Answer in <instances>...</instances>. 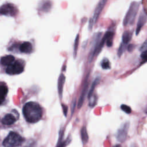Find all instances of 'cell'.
<instances>
[{
  "label": "cell",
  "mask_w": 147,
  "mask_h": 147,
  "mask_svg": "<svg viewBox=\"0 0 147 147\" xmlns=\"http://www.w3.org/2000/svg\"><path fill=\"white\" fill-rule=\"evenodd\" d=\"M22 112L26 120L30 123L38 122L42 114V109L40 105L34 102L26 103L23 107Z\"/></svg>",
  "instance_id": "1"
},
{
  "label": "cell",
  "mask_w": 147,
  "mask_h": 147,
  "mask_svg": "<svg viewBox=\"0 0 147 147\" xmlns=\"http://www.w3.org/2000/svg\"><path fill=\"white\" fill-rule=\"evenodd\" d=\"M140 5V2L136 1L132 2L130 3L123 21V25L125 26L133 24L138 11Z\"/></svg>",
  "instance_id": "2"
},
{
  "label": "cell",
  "mask_w": 147,
  "mask_h": 147,
  "mask_svg": "<svg viewBox=\"0 0 147 147\" xmlns=\"http://www.w3.org/2000/svg\"><path fill=\"white\" fill-rule=\"evenodd\" d=\"M23 141L22 138L18 133L11 131L6 137L3 142L5 147H18Z\"/></svg>",
  "instance_id": "3"
},
{
  "label": "cell",
  "mask_w": 147,
  "mask_h": 147,
  "mask_svg": "<svg viewBox=\"0 0 147 147\" xmlns=\"http://www.w3.org/2000/svg\"><path fill=\"white\" fill-rule=\"evenodd\" d=\"M106 2H107V1L106 0H102L98 2V3L94 10V14H93L92 17L91 18L90 22H89V29H91L92 28L96 22L100 13L102 12L103 9L105 7Z\"/></svg>",
  "instance_id": "4"
},
{
  "label": "cell",
  "mask_w": 147,
  "mask_h": 147,
  "mask_svg": "<svg viewBox=\"0 0 147 147\" xmlns=\"http://www.w3.org/2000/svg\"><path fill=\"white\" fill-rule=\"evenodd\" d=\"M129 126V123L126 122L123 123L121 126V127L118 129L116 134V138L118 141L123 142L125 141L127 134Z\"/></svg>",
  "instance_id": "5"
},
{
  "label": "cell",
  "mask_w": 147,
  "mask_h": 147,
  "mask_svg": "<svg viewBox=\"0 0 147 147\" xmlns=\"http://www.w3.org/2000/svg\"><path fill=\"white\" fill-rule=\"evenodd\" d=\"M23 71L24 67L22 64L18 61H17L9 65L6 72L9 75H16L21 73Z\"/></svg>",
  "instance_id": "6"
},
{
  "label": "cell",
  "mask_w": 147,
  "mask_h": 147,
  "mask_svg": "<svg viewBox=\"0 0 147 147\" xmlns=\"http://www.w3.org/2000/svg\"><path fill=\"white\" fill-rule=\"evenodd\" d=\"M16 12V9L12 4L7 3L3 5L0 7V13L7 16H13Z\"/></svg>",
  "instance_id": "7"
},
{
  "label": "cell",
  "mask_w": 147,
  "mask_h": 147,
  "mask_svg": "<svg viewBox=\"0 0 147 147\" xmlns=\"http://www.w3.org/2000/svg\"><path fill=\"white\" fill-rule=\"evenodd\" d=\"M146 21H147V14L144 10H142L139 16L138 20L137 21V27L136 30V35H138L139 34L141 28L145 24Z\"/></svg>",
  "instance_id": "8"
},
{
  "label": "cell",
  "mask_w": 147,
  "mask_h": 147,
  "mask_svg": "<svg viewBox=\"0 0 147 147\" xmlns=\"http://www.w3.org/2000/svg\"><path fill=\"white\" fill-rule=\"evenodd\" d=\"M16 118L11 114H6L2 119V122L4 125H10L13 124L16 121Z\"/></svg>",
  "instance_id": "9"
},
{
  "label": "cell",
  "mask_w": 147,
  "mask_h": 147,
  "mask_svg": "<svg viewBox=\"0 0 147 147\" xmlns=\"http://www.w3.org/2000/svg\"><path fill=\"white\" fill-rule=\"evenodd\" d=\"M87 88H88V83H87V82H86V83L84 84V87L83 88L82 92V93L80 94L79 101H78V107L79 109L82 107V105L83 103V102H84V98H85L87 91Z\"/></svg>",
  "instance_id": "10"
},
{
  "label": "cell",
  "mask_w": 147,
  "mask_h": 147,
  "mask_svg": "<svg viewBox=\"0 0 147 147\" xmlns=\"http://www.w3.org/2000/svg\"><path fill=\"white\" fill-rule=\"evenodd\" d=\"M14 60V57L12 55H7L1 59V63L3 65H10L13 64Z\"/></svg>",
  "instance_id": "11"
},
{
  "label": "cell",
  "mask_w": 147,
  "mask_h": 147,
  "mask_svg": "<svg viewBox=\"0 0 147 147\" xmlns=\"http://www.w3.org/2000/svg\"><path fill=\"white\" fill-rule=\"evenodd\" d=\"M20 49L21 52L24 53H29L32 50V45L29 42H23L20 47Z\"/></svg>",
  "instance_id": "12"
},
{
  "label": "cell",
  "mask_w": 147,
  "mask_h": 147,
  "mask_svg": "<svg viewBox=\"0 0 147 147\" xmlns=\"http://www.w3.org/2000/svg\"><path fill=\"white\" fill-rule=\"evenodd\" d=\"M132 37V33L129 31L126 30L125 31L122 36V42L127 45V44L130 41Z\"/></svg>",
  "instance_id": "13"
},
{
  "label": "cell",
  "mask_w": 147,
  "mask_h": 147,
  "mask_svg": "<svg viewBox=\"0 0 147 147\" xmlns=\"http://www.w3.org/2000/svg\"><path fill=\"white\" fill-rule=\"evenodd\" d=\"M64 82H65V76L63 74H61L58 80V91L60 97L62 95L63 88V85L64 84Z\"/></svg>",
  "instance_id": "14"
},
{
  "label": "cell",
  "mask_w": 147,
  "mask_h": 147,
  "mask_svg": "<svg viewBox=\"0 0 147 147\" xmlns=\"http://www.w3.org/2000/svg\"><path fill=\"white\" fill-rule=\"evenodd\" d=\"M81 137L83 143H86L88 140V136L86 127H83L81 130Z\"/></svg>",
  "instance_id": "15"
},
{
  "label": "cell",
  "mask_w": 147,
  "mask_h": 147,
  "mask_svg": "<svg viewBox=\"0 0 147 147\" xmlns=\"http://www.w3.org/2000/svg\"><path fill=\"white\" fill-rule=\"evenodd\" d=\"M99 82V78H96L94 81L92 82V85L91 86V88L90 89V91L88 92V98H90L92 95V93L94 92V90L95 89V87H96V86L98 84V83Z\"/></svg>",
  "instance_id": "16"
},
{
  "label": "cell",
  "mask_w": 147,
  "mask_h": 147,
  "mask_svg": "<svg viewBox=\"0 0 147 147\" xmlns=\"http://www.w3.org/2000/svg\"><path fill=\"white\" fill-rule=\"evenodd\" d=\"M102 68L104 69H108L110 68V64L109 60L107 59H103L101 63Z\"/></svg>",
  "instance_id": "17"
},
{
  "label": "cell",
  "mask_w": 147,
  "mask_h": 147,
  "mask_svg": "<svg viewBox=\"0 0 147 147\" xmlns=\"http://www.w3.org/2000/svg\"><path fill=\"white\" fill-rule=\"evenodd\" d=\"M126 48V45L121 42L119 47V48L118 49V52H117V54H118V56L119 57L122 56L123 53L125 52Z\"/></svg>",
  "instance_id": "18"
},
{
  "label": "cell",
  "mask_w": 147,
  "mask_h": 147,
  "mask_svg": "<svg viewBox=\"0 0 147 147\" xmlns=\"http://www.w3.org/2000/svg\"><path fill=\"white\" fill-rule=\"evenodd\" d=\"M121 109L122 111L125 112L126 114H130L131 112V107L126 105H122L121 106Z\"/></svg>",
  "instance_id": "19"
},
{
  "label": "cell",
  "mask_w": 147,
  "mask_h": 147,
  "mask_svg": "<svg viewBox=\"0 0 147 147\" xmlns=\"http://www.w3.org/2000/svg\"><path fill=\"white\" fill-rule=\"evenodd\" d=\"M79 34H77L75 40V44H74V57H75V56L76 55V52H77V49H78V43H79Z\"/></svg>",
  "instance_id": "20"
},
{
  "label": "cell",
  "mask_w": 147,
  "mask_h": 147,
  "mask_svg": "<svg viewBox=\"0 0 147 147\" xmlns=\"http://www.w3.org/2000/svg\"><path fill=\"white\" fill-rule=\"evenodd\" d=\"M7 93V88L5 86H0V94L3 96H5V95Z\"/></svg>",
  "instance_id": "21"
},
{
  "label": "cell",
  "mask_w": 147,
  "mask_h": 147,
  "mask_svg": "<svg viewBox=\"0 0 147 147\" xmlns=\"http://www.w3.org/2000/svg\"><path fill=\"white\" fill-rule=\"evenodd\" d=\"M90 98V102H89V105L91 107H93L95 104H96V97L93 96L92 95L89 98Z\"/></svg>",
  "instance_id": "22"
},
{
  "label": "cell",
  "mask_w": 147,
  "mask_h": 147,
  "mask_svg": "<svg viewBox=\"0 0 147 147\" xmlns=\"http://www.w3.org/2000/svg\"><path fill=\"white\" fill-rule=\"evenodd\" d=\"M140 50L141 51H147V39L144 42V43L141 45Z\"/></svg>",
  "instance_id": "23"
},
{
  "label": "cell",
  "mask_w": 147,
  "mask_h": 147,
  "mask_svg": "<svg viewBox=\"0 0 147 147\" xmlns=\"http://www.w3.org/2000/svg\"><path fill=\"white\" fill-rule=\"evenodd\" d=\"M141 57L143 60H147V51H143L141 54Z\"/></svg>",
  "instance_id": "24"
},
{
  "label": "cell",
  "mask_w": 147,
  "mask_h": 147,
  "mask_svg": "<svg viewBox=\"0 0 147 147\" xmlns=\"http://www.w3.org/2000/svg\"><path fill=\"white\" fill-rule=\"evenodd\" d=\"M67 141L63 142V141H59V142L57 144V147H65V146L67 145Z\"/></svg>",
  "instance_id": "25"
},
{
  "label": "cell",
  "mask_w": 147,
  "mask_h": 147,
  "mask_svg": "<svg viewBox=\"0 0 147 147\" xmlns=\"http://www.w3.org/2000/svg\"><path fill=\"white\" fill-rule=\"evenodd\" d=\"M134 45L133 44H130L128 45L127 47V49H128V51L129 52H131L132 51H133L134 48Z\"/></svg>",
  "instance_id": "26"
},
{
  "label": "cell",
  "mask_w": 147,
  "mask_h": 147,
  "mask_svg": "<svg viewBox=\"0 0 147 147\" xmlns=\"http://www.w3.org/2000/svg\"><path fill=\"white\" fill-rule=\"evenodd\" d=\"M62 107H63L64 114V115L66 116V115H67V107L65 106L64 105H62Z\"/></svg>",
  "instance_id": "27"
},
{
  "label": "cell",
  "mask_w": 147,
  "mask_h": 147,
  "mask_svg": "<svg viewBox=\"0 0 147 147\" xmlns=\"http://www.w3.org/2000/svg\"><path fill=\"white\" fill-rule=\"evenodd\" d=\"M5 99V96H3L2 95L0 94V105L3 102Z\"/></svg>",
  "instance_id": "28"
},
{
  "label": "cell",
  "mask_w": 147,
  "mask_h": 147,
  "mask_svg": "<svg viewBox=\"0 0 147 147\" xmlns=\"http://www.w3.org/2000/svg\"><path fill=\"white\" fill-rule=\"evenodd\" d=\"M114 147H122L120 145H119V144H117V145H115Z\"/></svg>",
  "instance_id": "29"
}]
</instances>
